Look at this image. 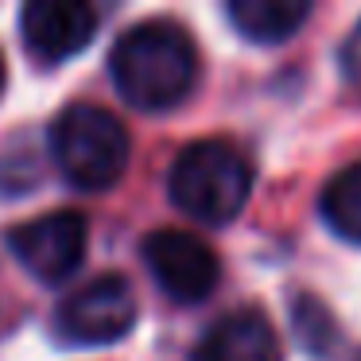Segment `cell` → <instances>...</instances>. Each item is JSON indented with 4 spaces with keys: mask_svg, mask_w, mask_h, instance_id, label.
<instances>
[{
    "mask_svg": "<svg viewBox=\"0 0 361 361\" xmlns=\"http://www.w3.org/2000/svg\"><path fill=\"white\" fill-rule=\"evenodd\" d=\"M121 97L136 109H171L198 82V47L179 24L148 20L128 27L109 55Z\"/></svg>",
    "mask_w": 361,
    "mask_h": 361,
    "instance_id": "6da1fadb",
    "label": "cell"
},
{
    "mask_svg": "<svg viewBox=\"0 0 361 361\" xmlns=\"http://www.w3.org/2000/svg\"><path fill=\"white\" fill-rule=\"evenodd\" d=\"M51 156L71 187L109 190L121 183L133 156L128 128L102 105H71L51 125Z\"/></svg>",
    "mask_w": 361,
    "mask_h": 361,
    "instance_id": "3957f363",
    "label": "cell"
},
{
    "mask_svg": "<svg viewBox=\"0 0 361 361\" xmlns=\"http://www.w3.org/2000/svg\"><path fill=\"white\" fill-rule=\"evenodd\" d=\"M97 32V8L86 0H27L20 12V35L43 63H63L90 47Z\"/></svg>",
    "mask_w": 361,
    "mask_h": 361,
    "instance_id": "52a82bcc",
    "label": "cell"
},
{
    "mask_svg": "<svg viewBox=\"0 0 361 361\" xmlns=\"http://www.w3.org/2000/svg\"><path fill=\"white\" fill-rule=\"evenodd\" d=\"M357 361H361V357H357Z\"/></svg>",
    "mask_w": 361,
    "mask_h": 361,
    "instance_id": "4fadbf2b",
    "label": "cell"
},
{
    "mask_svg": "<svg viewBox=\"0 0 361 361\" xmlns=\"http://www.w3.org/2000/svg\"><path fill=\"white\" fill-rule=\"evenodd\" d=\"M195 361H280V342L264 314L237 311L206 330Z\"/></svg>",
    "mask_w": 361,
    "mask_h": 361,
    "instance_id": "ba28073f",
    "label": "cell"
},
{
    "mask_svg": "<svg viewBox=\"0 0 361 361\" xmlns=\"http://www.w3.org/2000/svg\"><path fill=\"white\" fill-rule=\"evenodd\" d=\"M342 74L350 86H361V24L350 32V39L342 43Z\"/></svg>",
    "mask_w": 361,
    "mask_h": 361,
    "instance_id": "8fae6325",
    "label": "cell"
},
{
    "mask_svg": "<svg viewBox=\"0 0 361 361\" xmlns=\"http://www.w3.org/2000/svg\"><path fill=\"white\" fill-rule=\"evenodd\" d=\"M4 82H8V71H4V55H0V94H4Z\"/></svg>",
    "mask_w": 361,
    "mask_h": 361,
    "instance_id": "7c38bea8",
    "label": "cell"
},
{
    "mask_svg": "<svg viewBox=\"0 0 361 361\" xmlns=\"http://www.w3.org/2000/svg\"><path fill=\"white\" fill-rule=\"evenodd\" d=\"M136 326V291L125 276L105 272L63 299L55 330L71 345H105Z\"/></svg>",
    "mask_w": 361,
    "mask_h": 361,
    "instance_id": "277c9868",
    "label": "cell"
},
{
    "mask_svg": "<svg viewBox=\"0 0 361 361\" xmlns=\"http://www.w3.org/2000/svg\"><path fill=\"white\" fill-rule=\"evenodd\" d=\"M8 245L16 252V260L39 283H63L86 260L90 221L78 210H51L16 226L8 233Z\"/></svg>",
    "mask_w": 361,
    "mask_h": 361,
    "instance_id": "5b68a950",
    "label": "cell"
},
{
    "mask_svg": "<svg viewBox=\"0 0 361 361\" xmlns=\"http://www.w3.org/2000/svg\"><path fill=\"white\" fill-rule=\"evenodd\" d=\"M171 202L210 226H226L245 210L252 190V167L229 140H195L171 167Z\"/></svg>",
    "mask_w": 361,
    "mask_h": 361,
    "instance_id": "7a4b0ae2",
    "label": "cell"
},
{
    "mask_svg": "<svg viewBox=\"0 0 361 361\" xmlns=\"http://www.w3.org/2000/svg\"><path fill=\"white\" fill-rule=\"evenodd\" d=\"M144 264L179 303H202L221 280V260L202 237L187 229H156L144 237Z\"/></svg>",
    "mask_w": 361,
    "mask_h": 361,
    "instance_id": "8992f818",
    "label": "cell"
},
{
    "mask_svg": "<svg viewBox=\"0 0 361 361\" xmlns=\"http://www.w3.org/2000/svg\"><path fill=\"white\" fill-rule=\"evenodd\" d=\"M322 218L338 237L361 245V164H350L322 187Z\"/></svg>",
    "mask_w": 361,
    "mask_h": 361,
    "instance_id": "30bf717a",
    "label": "cell"
},
{
    "mask_svg": "<svg viewBox=\"0 0 361 361\" xmlns=\"http://www.w3.org/2000/svg\"><path fill=\"white\" fill-rule=\"evenodd\" d=\"M226 12L245 39L283 43L307 24L311 4H307V0H233Z\"/></svg>",
    "mask_w": 361,
    "mask_h": 361,
    "instance_id": "9c48e42d",
    "label": "cell"
}]
</instances>
